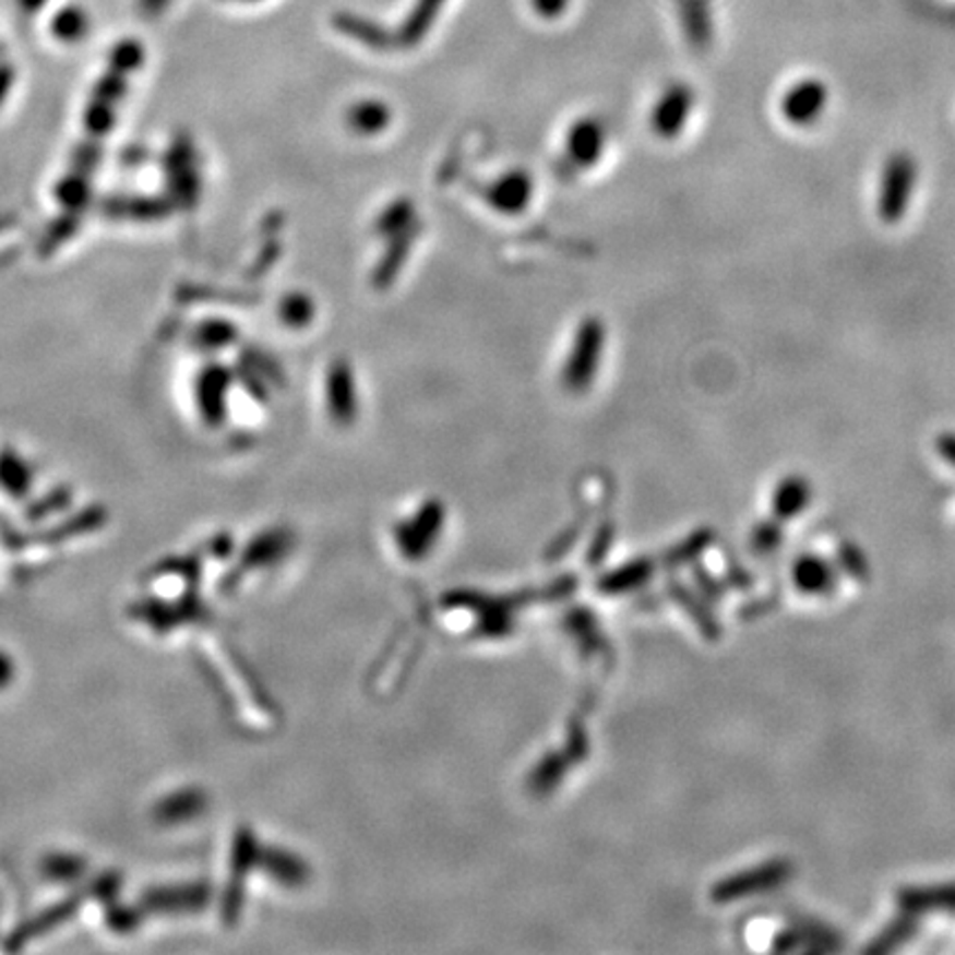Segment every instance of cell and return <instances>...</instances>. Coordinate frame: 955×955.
Returning a JSON list of instances; mask_svg holds the SVG:
<instances>
[{
	"instance_id": "cell-1",
	"label": "cell",
	"mask_w": 955,
	"mask_h": 955,
	"mask_svg": "<svg viewBox=\"0 0 955 955\" xmlns=\"http://www.w3.org/2000/svg\"><path fill=\"white\" fill-rule=\"evenodd\" d=\"M606 350V325L597 317H586L580 321L569 355L562 363L560 381L571 394H584L597 379L599 366Z\"/></svg>"
},
{
	"instance_id": "cell-2",
	"label": "cell",
	"mask_w": 955,
	"mask_h": 955,
	"mask_svg": "<svg viewBox=\"0 0 955 955\" xmlns=\"http://www.w3.org/2000/svg\"><path fill=\"white\" fill-rule=\"evenodd\" d=\"M916 176H918V166L914 155L898 151L887 157L881 172L879 200H876L879 217L885 224H898L907 215L916 189Z\"/></svg>"
},
{
	"instance_id": "cell-3",
	"label": "cell",
	"mask_w": 955,
	"mask_h": 955,
	"mask_svg": "<svg viewBox=\"0 0 955 955\" xmlns=\"http://www.w3.org/2000/svg\"><path fill=\"white\" fill-rule=\"evenodd\" d=\"M792 876H795V862L792 860L772 858V860H765V862L752 867V870L732 874V876L724 879L721 883H717V887L713 890V898L717 903H732L739 898L767 894V892L784 887Z\"/></svg>"
},
{
	"instance_id": "cell-4",
	"label": "cell",
	"mask_w": 955,
	"mask_h": 955,
	"mask_svg": "<svg viewBox=\"0 0 955 955\" xmlns=\"http://www.w3.org/2000/svg\"><path fill=\"white\" fill-rule=\"evenodd\" d=\"M606 146H609V127L595 116H584L569 127L562 159L573 170H590L604 157Z\"/></svg>"
},
{
	"instance_id": "cell-5",
	"label": "cell",
	"mask_w": 955,
	"mask_h": 955,
	"mask_svg": "<svg viewBox=\"0 0 955 955\" xmlns=\"http://www.w3.org/2000/svg\"><path fill=\"white\" fill-rule=\"evenodd\" d=\"M534 176L525 168H509L482 187V200L489 204V208L506 217L523 215L534 202Z\"/></svg>"
},
{
	"instance_id": "cell-6",
	"label": "cell",
	"mask_w": 955,
	"mask_h": 955,
	"mask_svg": "<svg viewBox=\"0 0 955 955\" xmlns=\"http://www.w3.org/2000/svg\"><path fill=\"white\" fill-rule=\"evenodd\" d=\"M694 109V92L685 82H672L655 100L648 124L650 131L661 140H675L688 124Z\"/></svg>"
},
{
	"instance_id": "cell-7",
	"label": "cell",
	"mask_w": 955,
	"mask_h": 955,
	"mask_svg": "<svg viewBox=\"0 0 955 955\" xmlns=\"http://www.w3.org/2000/svg\"><path fill=\"white\" fill-rule=\"evenodd\" d=\"M325 407L334 422L350 425L359 416V383L353 366L336 359L325 377Z\"/></svg>"
},
{
	"instance_id": "cell-8",
	"label": "cell",
	"mask_w": 955,
	"mask_h": 955,
	"mask_svg": "<svg viewBox=\"0 0 955 955\" xmlns=\"http://www.w3.org/2000/svg\"><path fill=\"white\" fill-rule=\"evenodd\" d=\"M829 100L827 84L819 77H803L792 84L780 100V114L795 127H810L816 122Z\"/></svg>"
},
{
	"instance_id": "cell-9",
	"label": "cell",
	"mask_w": 955,
	"mask_h": 955,
	"mask_svg": "<svg viewBox=\"0 0 955 955\" xmlns=\"http://www.w3.org/2000/svg\"><path fill=\"white\" fill-rule=\"evenodd\" d=\"M838 569L821 556L805 553L792 564V584L803 595L829 597L838 588Z\"/></svg>"
},
{
	"instance_id": "cell-10",
	"label": "cell",
	"mask_w": 955,
	"mask_h": 955,
	"mask_svg": "<svg viewBox=\"0 0 955 955\" xmlns=\"http://www.w3.org/2000/svg\"><path fill=\"white\" fill-rule=\"evenodd\" d=\"M896 903L903 911L922 916L931 911L955 914V883L929 887H903L896 892Z\"/></svg>"
},
{
	"instance_id": "cell-11",
	"label": "cell",
	"mask_w": 955,
	"mask_h": 955,
	"mask_svg": "<svg viewBox=\"0 0 955 955\" xmlns=\"http://www.w3.org/2000/svg\"><path fill=\"white\" fill-rule=\"evenodd\" d=\"M812 502V487L805 476L790 474L772 491V515L780 523H790L799 517Z\"/></svg>"
},
{
	"instance_id": "cell-12",
	"label": "cell",
	"mask_w": 955,
	"mask_h": 955,
	"mask_svg": "<svg viewBox=\"0 0 955 955\" xmlns=\"http://www.w3.org/2000/svg\"><path fill=\"white\" fill-rule=\"evenodd\" d=\"M392 107L379 98H363L350 105L345 114V124L361 138H377L392 127Z\"/></svg>"
},
{
	"instance_id": "cell-13",
	"label": "cell",
	"mask_w": 955,
	"mask_h": 955,
	"mask_svg": "<svg viewBox=\"0 0 955 955\" xmlns=\"http://www.w3.org/2000/svg\"><path fill=\"white\" fill-rule=\"evenodd\" d=\"M918 931H920V918L916 914H909V911L900 909V914L894 916L876 933V938L870 944H864L862 951L864 953H872V955H883V953L898 951V948L907 946L918 935Z\"/></svg>"
},
{
	"instance_id": "cell-14",
	"label": "cell",
	"mask_w": 955,
	"mask_h": 955,
	"mask_svg": "<svg viewBox=\"0 0 955 955\" xmlns=\"http://www.w3.org/2000/svg\"><path fill=\"white\" fill-rule=\"evenodd\" d=\"M208 887L193 885V887H180V890H155L144 896L146 909H162V911H184V909H200L208 900Z\"/></svg>"
},
{
	"instance_id": "cell-15",
	"label": "cell",
	"mask_w": 955,
	"mask_h": 955,
	"mask_svg": "<svg viewBox=\"0 0 955 955\" xmlns=\"http://www.w3.org/2000/svg\"><path fill=\"white\" fill-rule=\"evenodd\" d=\"M418 215H416V206L411 200L398 198L392 204H387L381 215L374 222V230L381 239L396 235V232H405L411 228H418Z\"/></svg>"
},
{
	"instance_id": "cell-16",
	"label": "cell",
	"mask_w": 955,
	"mask_h": 955,
	"mask_svg": "<svg viewBox=\"0 0 955 955\" xmlns=\"http://www.w3.org/2000/svg\"><path fill=\"white\" fill-rule=\"evenodd\" d=\"M681 23L694 47H706L711 43V10L704 0H685L681 8Z\"/></svg>"
},
{
	"instance_id": "cell-17",
	"label": "cell",
	"mask_w": 955,
	"mask_h": 955,
	"mask_svg": "<svg viewBox=\"0 0 955 955\" xmlns=\"http://www.w3.org/2000/svg\"><path fill=\"white\" fill-rule=\"evenodd\" d=\"M443 3L445 0H418V5L414 8L407 23L401 27L396 38L407 47L420 43L422 36L427 34V29L433 25V21H437Z\"/></svg>"
},
{
	"instance_id": "cell-18",
	"label": "cell",
	"mask_w": 955,
	"mask_h": 955,
	"mask_svg": "<svg viewBox=\"0 0 955 955\" xmlns=\"http://www.w3.org/2000/svg\"><path fill=\"white\" fill-rule=\"evenodd\" d=\"M786 540V532H784V523L776 520L774 515L767 520H761L750 532V553L754 558H769L774 556L780 547H784Z\"/></svg>"
},
{
	"instance_id": "cell-19",
	"label": "cell",
	"mask_w": 955,
	"mask_h": 955,
	"mask_svg": "<svg viewBox=\"0 0 955 955\" xmlns=\"http://www.w3.org/2000/svg\"><path fill=\"white\" fill-rule=\"evenodd\" d=\"M836 569L858 584H867L872 580L870 558H867V553L856 542L849 540L840 542L836 549Z\"/></svg>"
},
{
	"instance_id": "cell-20",
	"label": "cell",
	"mask_w": 955,
	"mask_h": 955,
	"mask_svg": "<svg viewBox=\"0 0 955 955\" xmlns=\"http://www.w3.org/2000/svg\"><path fill=\"white\" fill-rule=\"evenodd\" d=\"M89 27L92 21L80 5L62 8L51 23V32L56 34L58 40L64 43H80L86 36V32H89Z\"/></svg>"
},
{
	"instance_id": "cell-21",
	"label": "cell",
	"mask_w": 955,
	"mask_h": 955,
	"mask_svg": "<svg viewBox=\"0 0 955 955\" xmlns=\"http://www.w3.org/2000/svg\"><path fill=\"white\" fill-rule=\"evenodd\" d=\"M792 927L803 938V951H816V953H821V951H836L843 944L840 935L832 927H827V924H823L819 920L801 918Z\"/></svg>"
},
{
	"instance_id": "cell-22",
	"label": "cell",
	"mask_w": 955,
	"mask_h": 955,
	"mask_svg": "<svg viewBox=\"0 0 955 955\" xmlns=\"http://www.w3.org/2000/svg\"><path fill=\"white\" fill-rule=\"evenodd\" d=\"M202 808H204V795L195 792V790H187V792H180L176 797L166 799L164 803H159L155 810V816L159 821H166V823H176V821H184V819L195 816Z\"/></svg>"
},
{
	"instance_id": "cell-23",
	"label": "cell",
	"mask_w": 955,
	"mask_h": 955,
	"mask_svg": "<svg viewBox=\"0 0 955 955\" xmlns=\"http://www.w3.org/2000/svg\"><path fill=\"white\" fill-rule=\"evenodd\" d=\"M314 314H317V306L312 297H308L306 293H293L279 306L282 321L295 330L308 327L314 321Z\"/></svg>"
},
{
	"instance_id": "cell-24",
	"label": "cell",
	"mask_w": 955,
	"mask_h": 955,
	"mask_svg": "<svg viewBox=\"0 0 955 955\" xmlns=\"http://www.w3.org/2000/svg\"><path fill=\"white\" fill-rule=\"evenodd\" d=\"M77 898H73V900H64L62 905H58V907H53V909H49L47 914H43L38 920H36V924L34 927H27V929H23L19 935H16V944H23L25 940H29L34 933H38V931H45V929H51V927H56L58 922H62L69 914H73L75 909H77Z\"/></svg>"
},
{
	"instance_id": "cell-25",
	"label": "cell",
	"mask_w": 955,
	"mask_h": 955,
	"mask_svg": "<svg viewBox=\"0 0 955 955\" xmlns=\"http://www.w3.org/2000/svg\"><path fill=\"white\" fill-rule=\"evenodd\" d=\"M778 604H780V595H778V593H767V595H761V597H756V599H750V601H745V604L741 606V609H739V618H741V620H745V622H754V620H761V618H765V616L774 613Z\"/></svg>"
},
{
	"instance_id": "cell-26",
	"label": "cell",
	"mask_w": 955,
	"mask_h": 955,
	"mask_svg": "<svg viewBox=\"0 0 955 955\" xmlns=\"http://www.w3.org/2000/svg\"><path fill=\"white\" fill-rule=\"evenodd\" d=\"M82 870H84L82 862L77 858H71V856H53L45 862V872L58 881L75 879L82 874Z\"/></svg>"
},
{
	"instance_id": "cell-27",
	"label": "cell",
	"mask_w": 955,
	"mask_h": 955,
	"mask_svg": "<svg viewBox=\"0 0 955 955\" xmlns=\"http://www.w3.org/2000/svg\"><path fill=\"white\" fill-rule=\"evenodd\" d=\"M3 476H5V485L16 491L23 493L27 489V474L23 469L21 463H16L14 458H5L3 461Z\"/></svg>"
},
{
	"instance_id": "cell-28",
	"label": "cell",
	"mask_w": 955,
	"mask_h": 955,
	"mask_svg": "<svg viewBox=\"0 0 955 955\" xmlns=\"http://www.w3.org/2000/svg\"><path fill=\"white\" fill-rule=\"evenodd\" d=\"M797 948H803V938H801V933L795 927H788L784 931H778L774 935V940H772V951L790 953V951H797Z\"/></svg>"
},
{
	"instance_id": "cell-29",
	"label": "cell",
	"mask_w": 955,
	"mask_h": 955,
	"mask_svg": "<svg viewBox=\"0 0 955 955\" xmlns=\"http://www.w3.org/2000/svg\"><path fill=\"white\" fill-rule=\"evenodd\" d=\"M726 580H728V584H730L732 588H737V590H750V588L754 586V577H752V573H750L741 562H737V560H730V562H728Z\"/></svg>"
},
{
	"instance_id": "cell-30",
	"label": "cell",
	"mask_w": 955,
	"mask_h": 955,
	"mask_svg": "<svg viewBox=\"0 0 955 955\" xmlns=\"http://www.w3.org/2000/svg\"><path fill=\"white\" fill-rule=\"evenodd\" d=\"M532 5L542 19L553 21L566 12L569 0H532Z\"/></svg>"
},
{
	"instance_id": "cell-31",
	"label": "cell",
	"mask_w": 955,
	"mask_h": 955,
	"mask_svg": "<svg viewBox=\"0 0 955 955\" xmlns=\"http://www.w3.org/2000/svg\"><path fill=\"white\" fill-rule=\"evenodd\" d=\"M697 582H700V586L706 590V595H708L713 601L721 599V597L728 593V586H726L724 582L715 580L711 573H706V571H702V569H697Z\"/></svg>"
},
{
	"instance_id": "cell-32",
	"label": "cell",
	"mask_w": 955,
	"mask_h": 955,
	"mask_svg": "<svg viewBox=\"0 0 955 955\" xmlns=\"http://www.w3.org/2000/svg\"><path fill=\"white\" fill-rule=\"evenodd\" d=\"M170 3L172 0H138V12L151 21V19L162 16Z\"/></svg>"
},
{
	"instance_id": "cell-33",
	"label": "cell",
	"mask_w": 955,
	"mask_h": 955,
	"mask_svg": "<svg viewBox=\"0 0 955 955\" xmlns=\"http://www.w3.org/2000/svg\"><path fill=\"white\" fill-rule=\"evenodd\" d=\"M109 922L118 929V931H129L138 924V916L131 909H114V914L109 916Z\"/></svg>"
},
{
	"instance_id": "cell-34",
	"label": "cell",
	"mask_w": 955,
	"mask_h": 955,
	"mask_svg": "<svg viewBox=\"0 0 955 955\" xmlns=\"http://www.w3.org/2000/svg\"><path fill=\"white\" fill-rule=\"evenodd\" d=\"M935 450L948 465L955 467V433H944V437H940Z\"/></svg>"
},
{
	"instance_id": "cell-35",
	"label": "cell",
	"mask_w": 955,
	"mask_h": 955,
	"mask_svg": "<svg viewBox=\"0 0 955 955\" xmlns=\"http://www.w3.org/2000/svg\"><path fill=\"white\" fill-rule=\"evenodd\" d=\"M16 3L25 14H36L47 5V0H16Z\"/></svg>"
},
{
	"instance_id": "cell-36",
	"label": "cell",
	"mask_w": 955,
	"mask_h": 955,
	"mask_svg": "<svg viewBox=\"0 0 955 955\" xmlns=\"http://www.w3.org/2000/svg\"><path fill=\"white\" fill-rule=\"evenodd\" d=\"M12 679V661L0 653V685H5Z\"/></svg>"
},
{
	"instance_id": "cell-37",
	"label": "cell",
	"mask_w": 955,
	"mask_h": 955,
	"mask_svg": "<svg viewBox=\"0 0 955 955\" xmlns=\"http://www.w3.org/2000/svg\"><path fill=\"white\" fill-rule=\"evenodd\" d=\"M239 3H256V0H239Z\"/></svg>"
}]
</instances>
